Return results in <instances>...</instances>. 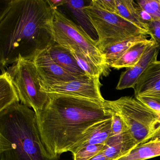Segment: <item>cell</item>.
<instances>
[{
  "label": "cell",
  "mask_w": 160,
  "mask_h": 160,
  "mask_svg": "<svg viewBox=\"0 0 160 160\" xmlns=\"http://www.w3.org/2000/svg\"><path fill=\"white\" fill-rule=\"evenodd\" d=\"M104 104L121 118L136 146L160 138V119L158 115L136 98L124 96L115 101L105 100Z\"/></svg>",
  "instance_id": "277c9868"
},
{
  "label": "cell",
  "mask_w": 160,
  "mask_h": 160,
  "mask_svg": "<svg viewBox=\"0 0 160 160\" xmlns=\"http://www.w3.org/2000/svg\"><path fill=\"white\" fill-rule=\"evenodd\" d=\"M100 76L85 75L67 82L57 83L45 88L42 91L48 94H61L104 102L101 93Z\"/></svg>",
  "instance_id": "ba28073f"
},
{
  "label": "cell",
  "mask_w": 160,
  "mask_h": 160,
  "mask_svg": "<svg viewBox=\"0 0 160 160\" xmlns=\"http://www.w3.org/2000/svg\"><path fill=\"white\" fill-rule=\"evenodd\" d=\"M135 96L160 94V61L152 62L139 78L134 88Z\"/></svg>",
  "instance_id": "8fae6325"
},
{
  "label": "cell",
  "mask_w": 160,
  "mask_h": 160,
  "mask_svg": "<svg viewBox=\"0 0 160 160\" xmlns=\"http://www.w3.org/2000/svg\"><path fill=\"white\" fill-rule=\"evenodd\" d=\"M107 109L111 115L112 119L111 136L118 135L127 132L126 126L121 118L108 108H107Z\"/></svg>",
  "instance_id": "7402d4cb"
},
{
  "label": "cell",
  "mask_w": 160,
  "mask_h": 160,
  "mask_svg": "<svg viewBox=\"0 0 160 160\" xmlns=\"http://www.w3.org/2000/svg\"><path fill=\"white\" fill-rule=\"evenodd\" d=\"M104 146L85 145L73 152V160H89L102 152Z\"/></svg>",
  "instance_id": "d6986e66"
},
{
  "label": "cell",
  "mask_w": 160,
  "mask_h": 160,
  "mask_svg": "<svg viewBox=\"0 0 160 160\" xmlns=\"http://www.w3.org/2000/svg\"><path fill=\"white\" fill-rule=\"evenodd\" d=\"M137 2L152 20L160 19V0H140Z\"/></svg>",
  "instance_id": "ffe728a7"
},
{
  "label": "cell",
  "mask_w": 160,
  "mask_h": 160,
  "mask_svg": "<svg viewBox=\"0 0 160 160\" xmlns=\"http://www.w3.org/2000/svg\"><path fill=\"white\" fill-rule=\"evenodd\" d=\"M155 42L152 40H145L134 45L120 58L110 64L109 67L117 70L133 67L142 58L148 48Z\"/></svg>",
  "instance_id": "4fadbf2b"
},
{
  "label": "cell",
  "mask_w": 160,
  "mask_h": 160,
  "mask_svg": "<svg viewBox=\"0 0 160 160\" xmlns=\"http://www.w3.org/2000/svg\"><path fill=\"white\" fill-rule=\"evenodd\" d=\"M117 15L145 31L148 34V28L139 17L136 8V3L132 0H116Z\"/></svg>",
  "instance_id": "e0dca14e"
},
{
  "label": "cell",
  "mask_w": 160,
  "mask_h": 160,
  "mask_svg": "<svg viewBox=\"0 0 160 160\" xmlns=\"http://www.w3.org/2000/svg\"><path fill=\"white\" fill-rule=\"evenodd\" d=\"M101 9L112 13L117 14L116 0H92Z\"/></svg>",
  "instance_id": "cb8c5ba5"
},
{
  "label": "cell",
  "mask_w": 160,
  "mask_h": 160,
  "mask_svg": "<svg viewBox=\"0 0 160 160\" xmlns=\"http://www.w3.org/2000/svg\"><path fill=\"white\" fill-rule=\"evenodd\" d=\"M20 102L10 74L7 71L2 72L0 76V111Z\"/></svg>",
  "instance_id": "9a60e30c"
},
{
  "label": "cell",
  "mask_w": 160,
  "mask_h": 160,
  "mask_svg": "<svg viewBox=\"0 0 160 160\" xmlns=\"http://www.w3.org/2000/svg\"><path fill=\"white\" fill-rule=\"evenodd\" d=\"M160 156V138L138 145L118 160H146Z\"/></svg>",
  "instance_id": "5bb4252c"
},
{
  "label": "cell",
  "mask_w": 160,
  "mask_h": 160,
  "mask_svg": "<svg viewBox=\"0 0 160 160\" xmlns=\"http://www.w3.org/2000/svg\"><path fill=\"white\" fill-rule=\"evenodd\" d=\"M148 34L140 33L132 38L109 46L104 48L102 53L104 55L108 66L120 58L129 48L135 44L147 40Z\"/></svg>",
  "instance_id": "2e32d148"
},
{
  "label": "cell",
  "mask_w": 160,
  "mask_h": 160,
  "mask_svg": "<svg viewBox=\"0 0 160 160\" xmlns=\"http://www.w3.org/2000/svg\"><path fill=\"white\" fill-rule=\"evenodd\" d=\"M136 8L138 12V15H139V17L141 18V20L143 21L144 24H146L147 26V24L149 22L152 20V18L151 17L148 13L146 12L145 11H144L138 4L136 3Z\"/></svg>",
  "instance_id": "d4e9b609"
},
{
  "label": "cell",
  "mask_w": 160,
  "mask_h": 160,
  "mask_svg": "<svg viewBox=\"0 0 160 160\" xmlns=\"http://www.w3.org/2000/svg\"><path fill=\"white\" fill-rule=\"evenodd\" d=\"M97 32L101 51L107 47L147 32L116 14L107 12L92 1L82 9Z\"/></svg>",
  "instance_id": "8992f818"
},
{
  "label": "cell",
  "mask_w": 160,
  "mask_h": 160,
  "mask_svg": "<svg viewBox=\"0 0 160 160\" xmlns=\"http://www.w3.org/2000/svg\"><path fill=\"white\" fill-rule=\"evenodd\" d=\"M53 32L56 43L82 53L107 74L109 66L97 46V41L91 38L81 27L68 19L58 9L54 11Z\"/></svg>",
  "instance_id": "5b68a950"
},
{
  "label": "cell",
  "mask_w": 160,
  "mask_h": 160,
  "mask_svg": "<svg viewBox=\"0 0 160 160\" xmlns=\"http://www.w3.org/2000/svg\"><path fill=\"white\" fill-rule=\"evenodd\" d=\"M67 1L65 0H50L49 2L52 7L55 9H57L58 7L66 4Z\"/></svg>",
  "instance_id": "484cf974"
},
{
  "label": "cell",
  "mask_w": 160,
  "mask_h": 160,
  "mask_svg": "<svg viewBox=\"0 0 160 160\" xmlns=\"http://www.w3.org/2000/svg\"><path fill=\"white\" fill-rule=\"evenodd\" d=\"M32 61L40 76L42 88L71 81L78 77L72 75L57 64L49 56L47 49L36 56Z\"/></svg>",
  "instance_id": "9c48e42d"
},
{
  "label": "cell",
  "mask_w": 160,
  "mask_h": 160,
  "mask_svg": "<svg viewBox=\"0 0 160 160\" xmlns=\"http://www.w3.org/2000/svg\"><path fill=\"white\" fill-rule=\"evenodd\" d=\"M7 72L16 89L20 102L36 113L44 109L49 100V94L42 91L40 76L32 61L20 59Z\"/></svg>",
  "instance_id": "52a82bcc"
},
{
  "label": "cell",
  "mask_w": 160,
  "mask_h": 160,
  "mask_svg": "<svg viewBox=\"0 0 160 160\" xmlns=\"http://www.w3.org/2000/svg\"><path fill=\"white\" fill-rule=\"evenodd\" d=\"M42 139L36 114L21 102L0 111V160H58Z\"/></svg>",
  "instance_id": "3957f363"
},
{
  "label": "cell",
  "mask_w": 160,
  "mask_h": 160,
  "mask_svg": "<svg viewBox=\"0 0 160 160\" xmlns=\"http://www.w3.org/2000/svg\"><path fill=\"white\" fill-rule=\"evenodd\" d=\"M148 34L160 48V19L152 20L147 24Z\"/></svg>",
  "instance_id": "603a6c76"
},
{
  "label": "cell",
  "mask_w": 160,
  "mask_h": 160,
  "mask_svg": "<svg viewBox=\"0 0 160 160\" xmlns=\"http://www.w3.org/2000/svg\"><path fill=\"white\" fill-rule=\"evenodd\" d=\"M49 95L47 106L35 114L42 139L55 155L71 152L91 127L110 116L105 101Z\"/></svg>",
  "instance_id": "7a4b0ae2"
},
{
  "label": "cell",
  "mask_w": 160,
  "mask_h": 160,
  "mask_svg": "<svg viewBox=\"0 0 160 160\" xmlns=\"http://www.w3.org/2000/svg\"><path fill=\"white\" fill-rule=\"evenodd\" d=\"M160 49V48L155 42L150 46L135 65L121 73L116 89L121 90L134 88L145 70L152 62L157 60Z\"/></svg>",
  "instance_id": "30bf717a"
},
{
  "label": "cell",
  "mask_w": 160,
  "mask_h": 160,
  "mask_svg": "<svg viewBox=\"0 0 160 160\" xmlns=\"http://www.w3.org/2000/svg\"><path fill=\"white\" fill-rule=\"evenodd\" d=\"M70 50L75 58L78 66L86 75L92 77H100L102 74L106 75L102 69L87 58L82 53L73 50Z\"/></svg>",
  "instance_id": "ac0fdd59"
},
{
  "label": "cell",
  "mask_w": 160,
  "mask_h": 160,
  "mask_svg": "<svg viewBox=\"0 0 160 160\" xmlns=\"http://www.w3.org/2000/svg\"><path fill=\"white\" fill-rule=\"evenodd\" d=\"M55 8L49 0H12L0 17L1 69L20 59L32 61L55 43Z\"/></svg>",
  "instance_id": "6da1fadb"
},
{
  "label": "cell",
  "mask_w": 160,
  "mask_h": 160,
  "mask_svg": "<svg viewBox=\"0 0 160 160\" xmlns=\"http://www.w3.org/2000/svg\"><path fill=\"white\" fill-rule=\"evenodd\" d=\"M135 98L158 116L160 115V94H144Z\"/></svg>",
  "instance_id": "44dd1931"
},
{
  "label": "cell",
  "mask_w": 160,
  "mask_h": 160,
  "mask_svg": "<svg viewBox=\"0 0 160 160\" xmlns=\"http://www.w3.org/2000/svg\"><path fill=\"white\" fill-rule=\"evenodd\" d=\"M47 51L52 60L66 72L76 77L86 75L68 48L55 43L47 49Z\"/></svg>",
  "instance_id": "7c38bea8"
}]
</instances>
